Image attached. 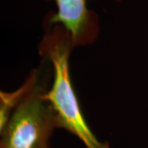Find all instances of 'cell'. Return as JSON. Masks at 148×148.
I'll return each mask as SVG.
<instances>
[{"label":"cell","instance_id":"1","mask_svg":"<svg viewBox=\"0 0 148 148\" xmlns=\"http://www.w3.org/2000/svg\"><path fill=\"white\" fill-rule=\"evenodd\" d=\"M44 36L38 52L52 66V82L45 97L56 114L58 128H64L83 143L85 148H110L96 138L85 119L70 76L69 58L74 45L72 37L61 25L44 23Z\"/></svg>","mask_w":148,"mask_h":148},{"label":"cell","instance_id":"2","mask_svg":"<svg viewBox=\"0 0 148 148\" xmlns=\"http://www.w3.org/2000/svg\"><path fill=\"white\" fill-rule=\"evenodd\" d=\"M39 78L11 114L1 132L0 148H37L49 145L58 128L56 114L45 97L53 71L51 64L41 58Z\"/></svg>","mask_w":148,"mask_h":148},{"label":"cell","instance_id":"3","mask_svg":"<svg viewBox=\"0 0 148 148\" xmlns=\"http://www.w3.org/2000/svg\"><path fill=\"white\" fill-rule=\"evenodd\" d=\"M53 1L57 11L45 16L44 23L61 25L72 37L74 47L95 42L100 32L99 17L86 6V0H47ZM121 1V0H116Z\"/></svg>","mask_w":148,"mask_h":148},{"label":"cell","instance_id":"4","mask_svg":"<svg viewBox=\"0 0 148 148\" xmlns=\"http://www.w3.org/2000/svg\"><path fill=\"white\" fill-rule=\"evenodd\" d=\"M40 73V67L39 65L38 68L31 71L27 79L16 90L0 92V133L5 128L12 111L36 84Z\"/></svg>","mask_w":148,"mask_h":148},{"label":"cell","instance_id":"5","mask_svg":"<svg viewBox=\"0 0 148 148\" xmlns=\"http://www.w3.org/2000/svg\"><path fill=\"white\" fill-rule=\"evenodd\" d=\"M37 148H51V147H50V145H47V146H43V147H40Z\"/></svg>","mask_w":148,"mask_h":148}]
</instances>
